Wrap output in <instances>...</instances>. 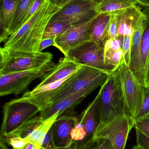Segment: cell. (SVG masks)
<instances>
[{
    "mask_svg": "<svg viewBox=\"0 0 149 149\" xmlns=\"http://www.w3.org/2000/svg\"><path fill=\"white\" fill-rule=\"evenodd\" d=\"M61 9L47 1L5 42L3 48L12 50L39 52L45 30L51 18Z\"/></svg>",
    "mask_w": 149,
    "mask_h": 149,
    "instance_id": "1",
    "label": "cell"
},
{
    "mask_svg": "<svg viewBox=\"0 0 149 149\" xmlns=\"http://www.w3.org/2000/svg\"><path fill=\"white\" fill-rule=\"evenodd\" d=\"M99 92V126L106 124L119 116L127 114L120 83L113 72L101 86Z\"/></svg>",
    "mask_w": 149,
    "mask_h": 149,
    "instance_id": "2",
    "label": "cell"
},
{
    "mask_svg": "<svg viewBox=\"0 0 149 149\" xmlns=\"http://www.w3.org/2000/svg\"><path fill=\"white\" fill-rule=\"evenodd\" d=\"M53 56L49 52H30L0 50V74H10L40 68L52 62Z\"/></svg>",
    "mask_w": 149,
    "mask_h": 149,
    "instance_id": "3",
    "label": "cell"
},
{
    "mask_svg": "<svg viewBox=\"0 0 149 149\" xmlns=\"http://www.w3.org/2000/svg\"><path fill=\"white\" fill-rule=\"evenodd\" d=\"M110 74L95 68L81 65L77 71L70 75L55 92L52 98L50 105L89 86L98 85L101 86Z\"/></svg>",
    "mask_w": 149,
    "mask_h": 149,
    "instance_id": "4",
    "label": "cell"
},
{
    "mask_svg": "<svg viewBox=\"0 0 149 149\" xmlns=\"http://www.w3.org/2000/svg\"><path fill=\"white\" fill-rule=\"evenodd\" d=\"M40 112L38 107L22 97L6 102L3 108L0 138L9 135Z\"/></svg>",
    "mask_w": 149,
    "mask_h": 149,
    "instance_id": "5",
    "label": "cell"
},
{
    "mask_svg": "<svg viewBox=\"0 0 149 149\" xmlns=\"http://www.w3.org/2000/svg\"><path fill=\"white\" fill-rule=\"evenodd\" d=\"M113 72L120 83L127 114L133 119L144 100L145 88L138 82L124 58Z\"/></svg>",
    "mask_w": 149,
    "mask_h": 149,
    "instance_id": "6",
    "label": "cell"
},
{
    "mask_svg": "<svg viewBox=\"0 0 149 149\" xmlns=\"http://www.w3.org/2000/svg\"><path fill=\"white\" fill-rule=\"evenodd\" d=\"M54 62L40 68L23 71L0 74V95H17L21 93L35 80L43 79L57 66Z\"/></svg>",
    "mask_w": 149,
    "mask_h": 149,
    "instance_id": "7",
    "label": "cell"
},
{
    "mask_svg": "<svg viewBox=\"0 0 149 149\" xmlns=\"http://www.w3.org/2000/svg\"><path fill=\"white\" fill-rule=\"evenodd\" d=\"M64 56L80 65L95 68L109 74L112 72L105 64L104 47L91 40L70 49Z\"/></svg>",
    "mask_w": 149,
    "mask_h": 149,
    "instance_id": "8",
    "label": "cell"
},
{
    "mask_svg": "<svg viewBox=\"0 0 149 149\" xmlns=\"http://www.w3.org/2000/svg\"><path fill=\"white\" fill-rule=\"evenodd\" d=\"M134 125L132 117L128 114L123 115L99 126L94 137L108 139L114 149H125L129 132Z\"/></svg>",
    "mask_w": 149,
    "mask_h": 149,
    "instance_id": "9",
    "label": "cell"
},
{
    "mask_svg": "<svg viewBox=\"0 0 149 149\" xmlns=\"http://www.w3.org/2000/svg\"><path fill=\"white\" fill-rule=\"evenodd\" d=\"M99 3L86 1L73 3L59 10L49 23L61 21L73 25L91 21L99 14L97 9Z\"/></svg>",
    "mask_w": 149,
    "mask_h": 149,
    "instance_id": "10",
    "label": "cell"
},
{
    "mask_svg": "<svg viewBox=\"0 0 149 149\" xmlns=\"http://www.w3.org/2000/svg\"><path fill=\"white\" fill-rule=\"evenodd\" d=\"M53 123L52 118L44 120L39 116H35L6 137H21L41 148L44 139Z\"/></svg>",
    "mask_w": 149,
    "mask_h": 149,
    "instance_id": "11",
    "label": "cell"
},
{
    "mask_svg": "<svg viewBox=\"0 0 149 149\" xmlns=\"http://www.w3.org/2000/svg\"><path fill=\"white\" fill-rule=\"evenodd\" d=\"M93 20L71 25L64 34L56 38L53 46L64 55L70 49L90 41L89 29Z\"/></svg>",
    "mask_w": 149,
    "mask_h": 149,
    "instance_id": "12",
    "label": "cell"
},
{
    "mask_svg": "<svg viewBox=\"0 0 149 149\" xmlns=\"http://www.w3.org/2000/svg\"><path fill=\"white\" fill-rule=\"evenodd\" d=\"M145 17L134 27L131 43L129 68L140 85L145 87V71L143 63L141 41Z\"/></svg>",
    "mask_w": 149,
    "mask_h": 149,
    "instance_id": "13",
    "label": "cell"
},
{
    "mask_svg": "<svg viewBox=\"0 0 149 149\" xmlns=\"http://www.w3.org/2000/svg\"><path fill=\"white\" fill-rule=\"evenodd\" d=\"M78 123V117L72 113L64 114L57 118L51 128L57 148H69L72 145V131Z\"/></svg>",
    "mask_w": 149,
    "mask_h": 149,
    "instance_id": "14",
    "label": "cell"
},
{
    "mask_svg": "<svg viewBox=\"0 0 149 149\" xmlns=\"http://www.w3.org/2000/svg\"><path fill=\"white\" fill-rule=\"evenodd\" d=\"M99 86L98 85L89 86L78 93L59 100L46 108L44 110L41 111L39 116L44 120H45L57 112L59 113V116H60L66 111L71 112V109L74 108V107L80 103L88 95L92 93Z\"/></svg>",
    "mask_w": 149,
    "mask_h": 149,
    "instance_id": "15",
    "label": "cell"
},
{
    "mask_svg": "<svg viewBox=\"0 0 149 149\" xmlns=\"http://www.w3.org/2000/svg\"><path fill=\"white\" fill-rule=\"evenodd\" d=\"M99 98V91L93 101L78 117V122L82 125L86 134V138L83 146L93 138L100 124Z\"/></svg>",
    "mask_w": 149,
    "mask_h": 149,
    "instance_id": "16",
    "label": "cell"
},
{
    "mask_svg": "<svg viewBox=\"0 0 149 149\" xmlns=\"http://www.w3.org/2000/svg\"><path fill=\"white\" fill-rule=\"evenodd\" d=\"M118 27V36H132L134 27L145 17L141 8L136 5L120 10L115 14Z\"/></svg>",
    "mask_w": 149,
    "mask_h": 149,
    "instance_id": "17",
    "label": "cell"
},
{
    "mask_svg": "<svg viewBox=\"0 0 149 149\" xmlns=\"http://www.w3.org/2000/svg\"><path fill=\"white\" fill-rule=\"evenodd\" d=\"M81 65L64 57L59 60L52 71L42 79L36 87H39L64 79L77 71Z\"/></svg>",
    "mask_w": 149,
    "mask_h": 149,
    "instance_id": "18",
    "label": "cell"
},
{
    "mask_svg": "<svg viewBox=\"0 0 149 149\" xmlns=\"http://www.w3.org/2000/svg\"><path fill=\"white\" fill-rule=\"evenodd\" d=\"M20 0H1L0 42H5L9 37L8 30L12 22Z\"/></svg>",
    "mask_w": 149,
    "mask_h": 149,
    "instance_id": "19",
    "label": "cell"
},
{
    "mask_svg": "<svg viewBox=\"0 0 149 149\" xmlns=\"http://www.w3.org/2000/svg\"><path fill=\"white\" fill-rule=\"evenodd\" d=\"M110 18L108 13H100L94 18L89 29L91 41L104 46L108 40Z\"/></svg>",
    "mask_w": 149,
    "mask_h": 149,
    "instance_id": "20",
    "label": "cell"
},
{
    "mask_svg": "<svg viewBox=\"0 0 149 149\" xmlns=\"http://www.w3.org/2000/svg\"><path fill=\"white\" fill-rule=\"evenodd\" d=\"M35 0H20L12 22L8 30L9 37L16 32L24 24Z\"/></svg>",
    "mask_w": 149,
    "mask_h": 149,
    "instance_id": "21",
    "label": "cell"
},
{
    "mask_svg": "<svg viewBox=\"0 0 149 149\" xmlns=\"http://www.w3.org/2000/svg\"><path fill=\"white\" fill-rule=\"evenodd\" d=\"M138 4L136 0H102L98 4V12L112 15Z\"/></svg>",
    "mask_w": 149,
    "mask_h": 149,
    "instance_id": "22",
    "label": "cell"
},
{
    "mask_svg": "<svg viewBox=\"0 0 149 149\" xmlns=\"http://www.w3.org/2000/svg\"><path fill=\"white\" fill-rule=\"evenodd\" d=\"M143 12L146 15L143 22V31L141 41L143 63L145 71L149 56V8H145Z\"/></svg>",
    "mask_w": 149,
    "mask_h": 149,
    "instance_id": "23",
    "label": "cell"
},
{
    "mask_svg": "<svg viewBox=\"0 0 149 149\" xmlns=\"http://www.w3.org/2000/svg\"><path fill=\"white\" fill-rule=\"evenodd\" d=\"M71 25L69 23L61 21L49 23L45 30L43 39L58 37L64 34Z\"/></svg>",
    "mask_w": 149,
    "mask_h": 149,
    "instance_id": "24",
    "label": "cell"
},
{
    "mask_svg": "<svg viewBox=\"0 0 149 149\" xmlns=\"http://www.w3.org/2000/svg\"><path fill=\"white\" fill-rule=\"evenodd\" d=\"M123 58L122 49L104 52L105 64L112 72L119 67Z\"/></svg>",
    "mask_w": 149,
    "mask_h": 149,
    "instance_id": "25",
    "label": "cell"
},
{
    "mask_svg": "<svg viewBox=\"0 0 149 149\" xmlns=\"http://www.w3.org/2000/svg\"><path fill=\"white\" fill-rule=\"evenodd\" d=\"M81 149H114L108 139L101 137H93L87 142Z\"/></svg>",
    "mask_w": 149,
    "mask_h": 149,
    "instance_id": "26",
    "label": "cell"
},
{
    "mask_svg": "<svg viewBox=\"0 0 149 149\" xmlns=\"http://www.w3.org/2000/svg\"><path fill=\"white\" fill-rule=\"evenodd\" d=\"M149 114V87L145 88L144 100L133 120L134 123L145 117Z\"/></svg>",
    "mask_w": 149,
    "mask_h": 149,
    "instance_id": "27",
    "label": "cell"
},
{
    "mask_svg": "<svg viewBox=\"0 0 149 149\" xmlns=\"http://www.w3.org/2000/svg\"><path fill=\"white\" fill-rule=\"evenodd\" d=\"M1 140L7 143L12 146V149H21L23 148L29 142L21 137L17 136L4 137L1 138Z\"/></svg>",
    "mask_w": 149,
    "mask_h": 149,
    "instance_id": "28",
    "label": "cell"
},
{
    "mask_svg": "<svg viewBox=\"0 0 149 149\" xmlns=\"http://www.w3.org/2000/svg\"><path fill=\"white\" fill-rule=\"evenodd\" d=\"M123 37L118 36L116 38L108 39L104 45V52L109 50H116L122 49Z\"/></svg>",
    "mask_w": 149,
    "mask_h": 149,
    "instance_id": "29",
    "label": "cell"
},
{
    "mask_svg": "<svg viewBox=\"0 0 149 149\" xmlns=\"http://www.w3.org/2000/svg\"><path fill=\"white\" fill-rule=\"evenodd\" d=\"M134 127L149 138V119L145 117L134 123Z\"/></svg>",
    "mask_w": 149,
    "mask_h": 149,
    "instance_id": "30",
    "label": "cell"
},
{
    "mask_svg": "<svg viewBox=\"0 0 149 149\" xmlns=\"http://www.w3.org/2000/svg\"><path fill=\"white\" fill-rule=\"evenodd\" d=\"M118 36V27L116 16L115 15H112L108 26V39L116 38Z\"/></svg>",
    "mask_w": 149,
    "mask_h": 149,
    "instance_id": "31",
    "label": "cell"
},
{
    "mask_svg": "<svg viewBox=\"0 0 149 149\" xmlns=\"http://www.w3.org/2000/svg\"><path fill=\"white\" fill-rule=\"evenodd\" d=\"M42 149H57L55 146L52 136L51 129H50L43 141L41 146Z\"/></svg>",
    "mask_w": 149,
    "mask_h": 149,
    "instance_id": "32",
    "label": "cell"
},
{
    "mask_svg": "<svg viewBox=\"0 0 149 149\" xmlns=\"http://www.w3.org/2000/svg\"><path fill=\"white\" fill-rule=\"evenodd\" d=\"M47 1H48V0H35L28 15L25 18L24 24Z\"/></svg>",
    "mask_w": 149,
    "mask_h": 149,
    "instance_id": "33",
    "label": "cell"
},
{
    "mask_svg": "<svg viewBox=\"0 0 149 149\" xmlns=\"http://www.w3.org/2000/svg\"><path fill=\"white\" fill-rule=\"evenodd\" d=\"M136 143L144 149H149V138L143 134L140 130L136 129Z\"/></svg>",
    "mask_w": 149,
    "mask_h": 149,
    "instance_id": "34",
    "label": "cell"
},
{
    "mask_svg": "<svg viewBox=\"0 0 149 149\" xmlns=\"http://www.w3.org/2000/svg\"><path fill=\"white\" fill-rule=\"evenodd\" d=\"M57 38H44L40 43L39 52H43V51L49 46L54 45Z\"/></svg>",
    "mask_w": 149,
    "mask_h": 149,
    "instance_id": "35",
    "label": "cell"
},
{
    "mask_svg": "<svg viewBox=\"0 0 149 149\" xmlns=\"http://www.w3.org/2000/svg\"><path fill=\"white\" fill-rule=\"evenodd\" d=\"M149 87V56L145 68V88Z\"/></svg>",
    "mask_w": 149,
    "mask_h": 149,
    "instance_id": "36",
    "label": "cell"
},
{
    "mask_svg": "<svg viewBox=\"0 0 149 149\" xmlns=\"http://www.w3.org/2000/svg\"><path fill=\"white\" fill-rule=\"evenodd\" d=\"M64 0H48V2L53 6L60 8L64 2Z\"/></svg>",
    "mask_w": 149,
    "mask_h": 149,
    "instance_id": "37",
    "label": "cell"
},
{
    "mask_svg": "<svg viewBox=\"0 0 149 149\" xmlns=\"http://www.w3.org/2000/svg\"><path fill=\"white\" fill-rule=\"evenodd\" d=\"M21 149H42L39 146L31 143H28L23 148Z\"/></svg>",
    "mask_w": 149,
    "mask_h": 149,
    "instance_id": "38",
    "label": "cell"
},
{
    "mask_svg": "<svg viewBox=\"0 0 149 149\" xmlns=\"http://www.w3.org/2000/svg\"><path fill=\"white\" fill-rule=\"evenodd\" d=\"M138 4L145 8H149V0H136Z\"/></svg>",
    "mask_w": 149,
    "mask_h": 149,
    "instance_id": "39",
    "label": "cell"
},
{
    "mask_svg": "<svg viewBox=\"0 0 149 149\" xmlns=\"http://www.w3.org/2000/svg\"><path fill=\"white\" fill-rule=\"evenodd\" d=\"M80 1H94L100 3L101 1L102 0H70V1H68V2H67V3L64 5V7L67 6V5L73 3L75 2ZM64 7H63V8H64Z\"/></svg>",
    "mask_w": 149,
    "mask_h": 149,
    "instance_id": "40",
    "label": "cell"
},
{
    "mask_svg": "<svg viewBox=\"0 0 149 149\" xmlns=\"http://www.w3.org/2000/svg\"><path fill=\"white\" fill-rule=\"evenodd\" d=\"M0 149H8L6 146L5 142L1 140L0 141Z\"/></svg>",
    "mask_w": 149,
    "mask_h": 149,
    "instance_id": "41",
    "label": "cell"
},
{
    "mask_svg": "<svg viewBox=\"0 0 149 149\" xmlns=\"http://www.w3.org/2000/svg\"><path fill=\"white\" fill-rule=\"evenodd\" d=\"M132 149H144L142 148V147L140 146V145H137L136 144V145H135L134 147H133Z\"/></svg>",
    "mask_w": 149,
    "mask_h": 149,
    "instance_id": "42",
    "label": "cell"
},
{
    "mask_svg": "<svg viewBox=\"0 0 149 149\" xmlns=\"http://www.w3.org/2000/svg\"><path fill=\"white\" fill-rule=\"evenodd\" d=\"M69 1H70V0H64V2L63 3V4L61 5V7H60V9L62 8L64 6V5H65V4H66V3H67Z\"/></svg>",
    "mask_w": 149,
    "mask_h": 149,
    "instance_id": "43",
    "label": "cell"
},
{
    "mask_svg": "<svg viewBox=\"0 0 149 149\" xmlns=\"http://www.w3.org/2000/svg\"><path fill=\"white\" fill-rule=\"evenodd\" d=\"M74 149L73 148V146L72 145L71 147H69V148H60V149Z\"/></svg>",
    "mask_w": 149,
    "mask_h": 149,
    "instance_id": "44",
    "label": "cell"
},
{
    "mask_svg": "<svg viewBox=\"0 0 149 149\" xmlns=\"http://www.w3.org/2000/svg\"><path fill=\"white\" fill-rule=\"evenodd\" d=\"M145 117H146V116H145ZM146 117H148V118L149 119V114H148V115L146 116Z\"/></svg>",
    "mask_w": 149,
    "mask_h": 149,
    "instance_id": "45",
    "label": "cell"
}]
</instances>
